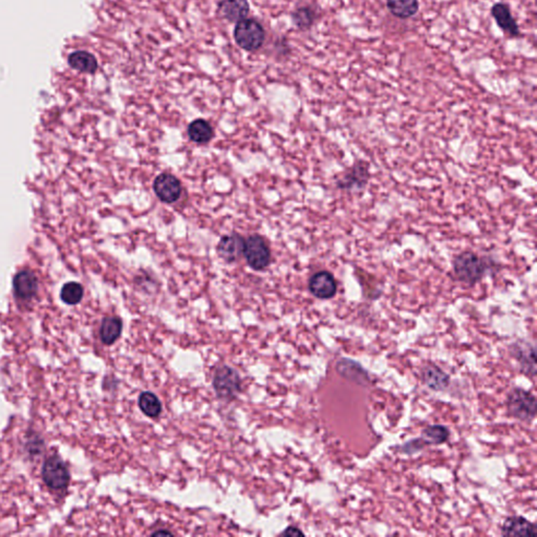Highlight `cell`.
I'll list each match as a JSON object with an SVG mask.
<instances>
[{
  "label": "cell",
  "instance_id": "6da1fadb",
  "mask_svg": "<svg viewBox=\"0 0 537 537\" xmlns=\"http://www.w3.org/2000/svg\"><path fill=\"white\" fill-rule=\"evenodd\" d=\"M452 265L455 277L467 285H475L481 281L489 267L487 259L470 251L457 254L453 258Z\"/></svg>",
  "mask_w": 537,
  "mask_h": 537
},
{
  "label": "cell",
  "instance_id": "7a4b0ae2",
  "mask_svg": "<svg viewBox=\"0 0 537 537\" xmlns=\"http://www.w3.org/2000/svg\"><path fill=\"white\" fill-rule=\"evenodd\" d=\"M234 39L243 50L254 52L261 48L265 42V30L254 19L240 20L234 28Z\"/></svg>",
  "mask_w": 537,
  "mask_h": 537
},
{
  "label": "cell",
  "instance_id": "3957f363",
  "mask_svg": "<svg viewBox=\"0 0 537 537\" xmlns=\"http://www.w3.org/2000/svg\"><path fill=\"white\" fill-rule=\"evenodd\" d=\"M508 412L514 418L531 421L536 414V399L532 394L522 389H516L510 393L507 400Z\"/></svg>",
  "mask_w": 537,
  "mask_h": 537
},
{
  "label": "cell",
  "instance_id": "277c9868",
  "mask_svg": "<svg viewBox=\"0 0 537 537\" xmlns=\"http://www.w3.org/2000/svg\"><path fill=\"white\" fill-rule=\"evenodd\" d=\"M244 255L247 263L253 270L261 271L269 265L271 261V251L263 236H249L245 242Z\"/></svg>",
  "mask_w": 537,
  "mask_h": 537
},
{
  "label": "cell",
  "instance_id": "5b68a950",
  "mask_svg": "<svg viewBox=\"0 0 537 537\" xmlns=\"http://www.w3.org/2000/svg\"><path fill=\"white\" fill-rule=\"evenodd\" d=\"M213 385L218 397L231 399L240 391V377L234 369L222 367L214 375Z\"/></svg>",
  "mask_w": 537,
  "mask_h": 537
},
{
  "label": "cell",
  "instance_id": "8992f818",
  "mask_svg": "<svg viewBox=\"0 0 537 537\" xmlns=\"http://www.w3.org/2000/svg\"><path fill=\"white\" fill-rule=\"evenodd\" d=\"M157 197L166 204H173L181 197L182 186L179 179L170 173H161L153 182Z\"/></svg>",
  "mask_w": 537,
  "mask_h": 537
},
{
  "label": "cell",
  "instance_id": "52a82bcc",
  "mask_svg": "<svg viewBox=\"0 0 537 537\" xmlns=\"http://www.w3.org/2000/svg\"><path fill=\"white\" fill-rule=\"evenodd\" d=\"M42 477L49 487L63 489L69 484V475L67 465L59 457H53L46 461L42 470Z\"/></svg>",
  "mask_w": 537,
  "mask_h": 537
},
{
  "label": "cell",
  "instance_id": "ba28073f",
  "mask_svg": "<svg viewBox=\"0 0 537 537\" xmlns=\"http://www.w3.org/2000/svg\"><path fill=\"white\" fill-rule=\"evenodd\" d=\"M309 290L316 298L331 299L337 293L336 279L328 271H319L310 279Z\"/></svg>",
  "mask_w": 537,
  "mask_h": 537
},
{
  "label": "cell",
  "instance_id": "9c48e42d",
  "mask_svg": "<svg viewBox=\"0 0 537 537\" xmlns=\"http://www.w3.org/2000/svg\"><path fill=\"white\" fill-rule=\"evenodd\" d=\"M245 240L240 234L222 236L218 243V252L227 263H234L244 254Z\"/></svg>",
  "mask_w": 537,
  "mask_h": 537
},
{
  "label": "cell",
  "instance_id": "30bf717a",
  "mask_svg": "<svg viewBox=\"0 0 537 537\" xmlns=\"http://www.w3.org/2000/svg\"><path fill=\"white\" fill-rule=\"evenodd\" d=\"M369 179V165L367 163H357L343 175L338 185L339 187L344 190H359L367 185Z\"/></svg>",
  "mask_w": 537,
  "mask_h": 537
},
{
  "label": "cell",
  "instance_id": "8fae6325",
  "mask_svg": "<svg viewBox=\"0 0 537 537\" xmlns=\"http://www.w3.org/2000/svg\"><path fill=\"white\" fill-rule=\"evenodd\" d=\"M502 534L506 536H535L536 530L532 522L522 516L509 518L502 527Z\"/></svg>",
  "mask_w": 537,
  "mask_h": 537
},
{
  "label": "cell",
  "instance_id": "7c38bea8",
  "mask_svg": "<svg viewBox=\"0 0 537 537\" xmlns=\"http://www.w3.org/2000/svg\"><path fill=\"white\" fill-rule=\"evenodd\" d=\"M218 9L228 21L238 22L248 15L249 3L247 0H222Z\"/></svg>",
  "mask_w": 537,
  "mask_h": 537
},
{
  "label": "cell",
  "instance_id": "4fadbf2b",
  "mask_svg": "<svg viewBox=\"0 0 537 537\" xmlns=\"http://www.w3.org/2000/svg\"><path fill=\"white\" fill-rule=\"evenodd\" d=\"M491 13L502 30H505L511 36L520 35V28H518L514 18L512 17L511 12H510L508 6L504 5V3H496L492 7Z\"/></svg>",
  "mask_w": 537,
  "mask_h": 537
},
{
  "label": "cell",
  "instance_id": "5bb4252c",
  "mask_svg": "<svg viewBox=\"0 0 537 537\" xmlns=\"http://www.w3.org/2000/svg\"><path fill=\"white\" fill-rule=\"evenodd\" d=\"M38 288V281L35 277L34 273L24 271L18 273L14 281V289L17 293L18 297L22 299L32 298L36 294Z\"/></svg>",
  "mask_w": 537,
  "mask_h": 537
},
{
  "label": "cell",
  "instance_id": "9a60e30c",
  "mask_svg": "<svg viewBox=\"0 0 537 537\" xmlns=\"http://www.w3.org/2000/svg\"><path fill=\"white\" fill-rule=\"evenodd\" d=\"M213 134V128L210 125L209 122L204 119L195 120L188 126V136L190 140L197 144H205L209 142Z\"/></svg>",
  "mask_w": 537,
  "mask_h": 537
},
{
  "label": "cell",
  "instance_id": "2e32d148",
  "mask_svg": "<svg viewBox=\"0 0 537 537\" xmlns=\"http://www.w3.org/2000/svg\"><path fill=\"white\" fill-rule=\"evenodd\" d=\"M387 8L396 17L407 19L419 11L418 0H387Z\"/></svg>",
  "mask_w": 537,
  "mask_h": 537
},
{
  "label": "cell",
  "instance_id": "e0dca14e",
  "mask_svg": "<svg viewBox=\"0 0 537 537\" xmlns=\"http://www.w3.org/2000/svg\"><path fill=\"white\" fill-rule=\"evenodd\" d=\"M69 62L71 67L82 73H93L97 71V59L91 53L85 51L73 53L69 56Z\"/></svg>",
  "mask_w": 537,
  "mask_h": 537
},
{
  "label": "cell",
  "instance_id": "ac0fdd59",
  "mask_svg": "<svg viewBox=\"0 0 537 537\" xmlns=\"http://www.w3.org/2000/svg\"><path fill=\"white\" fill-rule=\"evenodd\" d=\"M122 332V322L118 317L104 318L100 330L102 342L110 345L116 342Z\"/></svg>",
  "mask_w": 537,
  "mask_h": 537
},
{
  "label": "cell",
  "instance_id": "d6986e66",
  "mask_svg": "<svg viewBox=\"0 0 537 537\" xmlns=\"http://www.w3.org/2000/svg\"><path fill=\"white\" fill-rule=\"evenodd\" d=\"M423 380L425 385L434 391L444 389L449 383L448 376L436 367H428L424 369Z\"/></svg>",
  "mask_w": 537,
  "mask_h": 537
},
{
  "label": "cell",
  "instance_id": "ffe728a7",
  "mask_svg": "<svg viewBox=\"0 0 537 537\" xmlns=\"http://www.w3.org/2000/svg\"><path fill=\"white\" fill-rule=\"evenodd\" d=\"M141 410L149 418H157L162 412V404L156 395L150 391H144L139 398Z\"/></svg>",
  "mask_w": 537,
  "mask_h": 537
},
{
  "label": "cell",
  "instance_id": "44dd1931",
  "mask_svg": "<svg viewBox=\"0 0 537 537\" xmlns=\"http://www.w3.org/2000/svg\"><path fill=\"white\" fill-rule=\"evenodd\" d=\"M83 295H85V289L82 285L77 281H69L61 288V300L69 306L79 303L82 300Z\"/></svg>",
  "mask_w": 537,
  "mask_h": 537
},
{
  "label": "cell",
  "instance_id": "7402d4cb",
  "mask_svg": "<svg viewBox=\"0 0 537 537\" xmlns=\"http://www.w3.org/2000/svg\"><path fill=\"white\" fill-rule=\"evenodd\" d=\"M449 434L450 432H449L448 428H445V426H428L422 434V440L424 441L425 445H440L448 440Z\"/></svg>",
  "mask_w": 537,
  "mask_h": 537
},
{
  "label": "cell",
  "instance_id": "603a6c76",
  "mask_svg": "<svg viewBox=\"0 0 537 537\" xmlns=\"http://www.w3.org/2000/svg\"><path fill=\"white\" fill-rule=\"evenodd\" d=\"M293 21L298 28L306 30L314 21V13L309 8H300L293 14Z\"/></svg>",
  "mask_w": 537,
  "mask_h": 537
},
{
  "label": "cell",
  "instance_id": "cb8c5ba5",
  "mask_svg": "<svg viewBox=\"0 0 537 537\" xmlns=\"http://www.w3.org/2000/svg\"><path fill=\"white\" fill-rule=\"evenodd\" d=\"M283 535H287V536H298V535H300V536H302L303 533H302L299 529L291 527V528H288L287 530L283 533Z\"/></svg>",
  "mask_w": 537,
  "mask_h": 537
},
{
  "label": "cell",
  "instance_id": "d4e9b609",
  "mask_svg": "<svg viewBox=\"0 0 537 537\" xmlns=\"http://www.w3.org/2000/svg\"><path fill=\"white\" fill-rule=\"evenodd\" d=\"M171 535L170 532H165V531H160V532L153 533V536H157V535Z\"/></svg>",
  "mask_w": 537,
  "mask_h": 537
}]
</instances>
